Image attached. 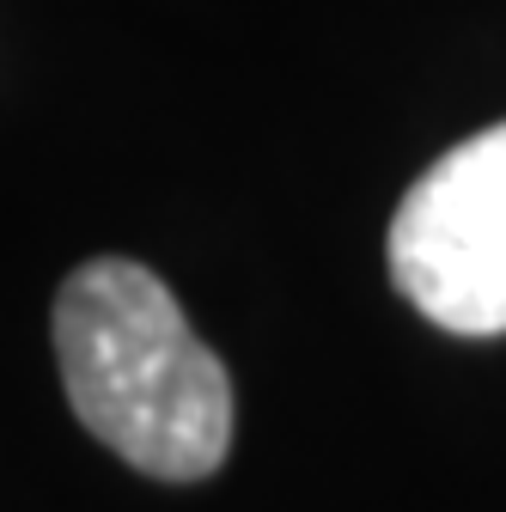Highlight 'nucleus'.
Returning a JSON list of instances; mask_svg holds the SVG:
<instances>
[{
  "label": "nucleus",
  "instance_id": "obj_2",
  "mask_svg": "<svg viewBox=\"0 0 506 512\" xmlns=\"http://www.w3.org/2000/svg\"><path fill=\"white\" fill-rule=\"evenodd\" d=\"M397 293L452 336H506V122L433 159L391 214Z\"/></svg>",
  "mask_w": 506,
  "mask_h": 512
},
{
  "label": "nucleus",
  "instance_id": "obj_1",
  "mask_svg": "<svg viewBox=\"0 0 506 512\" xmlns=\"http://www.w3.org/2000/svg\"><path fill=\"white\" fill-rule=\"evenodd\" d=\"M49 336L80 427L122 464L159 482H202L226 464L232 378L153 269L80 263L55 293Z\"/></svg>",
  "mask_w": 506,
  "mask_h": 512
}]
</instances>
